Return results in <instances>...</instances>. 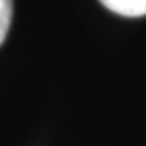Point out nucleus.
<instances>
[{"mask_svg":"<svg viewBox=\"0 0 146 146\" xmlns=\"http://www.w3.org/2000/svg\"><path fill=\"white\" fill-rule=\"evenodd\" d=\"M100 2L116 14L122 16H144L146 0H100Z\"/></svg>","mask_w":146,"mask_h":146,"instance_id":"nucleus-1","label":"nucleus"},{"mask_svg":"<svg viewBox=\"0 0 146 146\" xmlns=\"http://www.w3.org/2000/svg\"><path fill=\"white\" fill-rule=\"evenodd\" d=\"M12 23V0H0V45L4 43Z\"/></svg>","mask_w":146,"mask_h":146,"instance_id":"nucleus-2","label":"nucleus"}]
</instances>
